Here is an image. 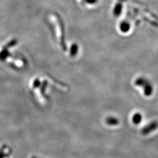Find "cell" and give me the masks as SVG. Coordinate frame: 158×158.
<instances>
[{"mask_svg":"<svg viewBox=\"0 0 158 158\" xmlns=\"http://www.w3.org/2000/svg\"><path fill=\"white\" fill-rule=\"evenodd\" d=\"M141 115H140L139 114H135L133 118V121L135 124H138L139 123L140 121H141Z\"/></svg>","mask_w":158,"mask_h":158,"instance_id":"obj_1","label":"cell"},{"mask_svg":"<svg viewBox=\"0 0 158 158\" xmlns=\"http://www.w3.org/2000/svg\"><path fill=\"white\" fill-rule=\"evenodd\" d=\"M40 82L38 80H36L34 81V87H39L40 86Z\"/></svg>","mask_w":158,"mask_h":158,"instance_id":"obj_2","label":"cell"}]
</instances>
